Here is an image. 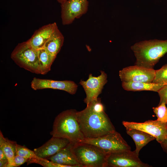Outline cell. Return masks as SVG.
<instances>
[{
  "label": "cell",
  "mask_w": 167,
  "mask_h": 167,
  "mask_svg": "<svg viewBox=\"0 0 167 167\" xmlns=\"http://www.w3.org/2000/svg\"><path fill=\"white\" fill-rule=\"evenodd\" d=\"M27 162V165L32 163H36L44 167H69L67 165L58 164L49 160L45 161L35 158L29 159Z\"/></svg>",
  "instance_id": "cb8c5ba5"
},
{
  "label": "cell",
  "mask_w": 167,
  "mask_h": 167,
  "mask_svg": "<svg viewBox=\"0 0 167 167\" xmlns=\"http://www.w3.org/2000/svg\"><path fill=\"white\" fill-rule=\"evenodd\" d=\"M57 1L59 3L61 4H62L66 1L67 0H57Z\"/></svg>",
  "instance_id": "f546056e"
},
{
  "label": "cell",
  "mask_w": 167,
  "mask_h": 167,
  "mask_svg": "<svg viewBox=\"0 0 167 167\" xmlns=\"http://www.w3.org/2000/svg\"><path fill=\"white\" fill-rule=\"evenodd\" d=\"M16 141L11 140L3 136L1 131H0V148H1L5 154L8 161V165L13 162V159L16 155Z\"/></svg>",
  "instance_id": "d6986e66"
},
{
  "label": "cell",
  "mask_w": 167,
  "mask_h": 167,
  "mask_svg": "<svg viewBox=\"0 0 167 167\" xmlns=\"http://www.w3.org/2000/svg\"><path fill=\"white\" fill-rule=\"evenodd\" d=\"M166 84L145 82H122V85L123 89L127 91H149L157 92Z\"/></svg>",
  "instance_id": "ac0fdd59"
},
{
  "label": "cell",
  "mask_w": 167,
  "mask_h": 167,
  "mask_svg": "<svg viewBox=\"0 0 167 167\" xmlns=\"http://www.w3.org/2000/svg\"><path fill=\"white\" fill-rule=\"evenodd\" d=\"M28 159L21 156L16 155L14 157L12 162L7 167H17L19 166L26 162Z\"/></svg>",
  "instance_id": "d4e9b609"
},
{
  "label": "cell",
  "mask_w": 167,
  "mask_h": 167,
  "mask_svg": "<svg viewBox=\"0 0 167 167\" xmlns=\"http://www.w3.org/2000/svg\"><path fill=\"white\" fill-rule=\"evenodd\" d=\"M160 143L164 150L167 153V138Z\"/></svg>",
  "instance_id": "83f0119b"
},
{
  "label": "cell",
  "mask_w": 167,
  "mask_h": 167,
  "mask_svg": "<svg viewBox=\"0 0 167 167\" xmlns=\"http://www.w3.org/2000/svg\"><path fill=\"white\" fill-rule=\"evenodd\" d=\"M18 155L28 159L35 158L41 160L45 161L49 160L41 158L38 156L34 151H32L27 147L20 145L17 143L16 146V155Z\"/></svg>",
  "instance_id": "44dd1931"
},
{
  "label": "cell",
  "mask_w": 167,
  "mask_h": 167,
  "mask_svg": "<svg viewBox=\"0 0 167 167\" xmlns=\"http://www.w3.org/2000/svg\"><path fill=\"white\" fill-rule=\"evenodd\" d=\"M126 132L134 140L136 146L134 151L139 155L141 149L150 142L155 139L152 135L142 131L135 129H126Z\"/></svg>",
  "instance_id": "e0dca14e"
},
{
  "label": "cell",
  "mask_w": 167,
  "mask_h": 167,
  "mask_svg": "<svg viewBox=\"0 0 167 167\" xmlns=\"http://www.w3.org/2000/svg\"><path fill=\"white\" fill-rule=\"evenodd\" d=\"M7 160V157L2 149L0 148V160Z\"/></svg>",
  "instance_id": "4316f807"
},
{
  "label": "cell",
  "mask_w": 167,
  "mask_h": 167,
  "mask_svg": "<svg viewBox=\"0 0 167 167\" xmlns=\"http://www.w3.org/2000/svg\"><path fill=\"white\" fill-rule=\"evenodd\" d=\"M38 57L41 74H47L55 58L44 48L38 50Z\"/></svg>",
  "instance_id": "ffe728a7"
},
{
  "label": "cell",
  "mask_w": 167,
  "mask_h": 167,
  "mask_svg": "<svg viewBox=\"0 0 167 167\" xmlns=\"http://www.w3.org/2000/svg\"><path fill=\"white\" fill-rule=\"evenodd\" d=\"M155 70L140 66L135 65L123 68L119 71L120 78L122 82L152 83Z\"/></svg>",
  "instance_id": "9c48e42d"
},
{
  "label": "cell",
  "mask_w": 167,
  "mask_h": 167,
  "mask_svg": "<svg viewBox=\"0 0 167 167\" xmlns=\"http://www.w3.org/2000/svg\"><path fill=\"white\" fill-rule=\"evenodd\" d=\"M31 87L35 90L52 89L63 90L72 95L76 93L78 88L76 84L72 81H58L35 77L31 82Z\"/></svg>",
  "instance_id": "7c38bea8"
},
{
  "label": "cell",
  "mask_w": 167,
  "mask_h": 167,
  "mask_svg": "<svg viewBox=\"0 0 167 167\" xmlns=\"http://www.w3.org/2000/svg\"><path fill=\"white\" fill-rule=\"evenodd\" d=\"M80 142L94 145L106 154L131 150V147L115 131L95 138H85Z\"/></svg>",
  "instance_id": "8992f818"
},
{
  "label": "cell",
  "mask_w": 167,
  "mask_h": 167,
  "mask_svg": "<svg viewBox=\"0 0 167 167\" xmlns=\"http://www.w3.org/2000/svg\"><path fill=\"white\" fill-rule=\"evenodd\" d=\"M47 159L69 167H82L76 158L71 143Z\"/></svg>",
  "instance_id": "5bb4252c"
},
{
  "label": "cell",
  "mask_w": 167,
  "mask_h": 167,
  "mask_svg": "<svg viewBox=\"0 0 167 167\" xmlns=\"http://www.w3.org/2000/svg\"><path fill=\"white\" fill-rule=\"evenodd\" d=\"M71 143L68 139L52 136L45 143L35 148L33 151L39 157L47 159Z\"/></svg>",
  "instance_id": "4fadbf2b"
},
{
  "label": "cell",
  "mask_w": 167,
  "mask_h": 167,
  "mask_svg": "<svg viewBox=\"0 0 167 167\" xmlns=\"http://www.w3.org/2000/svg\"><path fill=\"white\" fill-rule=\"evenodd\" d=\"M100 72L101 74L97 77L93 76L90 74L87 80L85 81L81 80L79 82L86 94L84 101L87 105L97 99L107 82V74L104 71H101Z\"/></svg>",
  "instance_id": "8fae6325"
},
{
  "label": "cell",
  "mask_w": 167,
  "mask_h": 167,
  "mask_svg": "<svg viewBox=\"0 0 167 167\" xmlns=\"http://www.w3.org/2000/svg\"><path fill=\"white\" fill-rule=\"evenodd\" d=\"M122 124L126 129H137L152 135L160 143L167 138V123L156 120H149L143 122L123 121Z\"/></svg>",
  "instance_id": "52a82bcc"
},
{
  "label": "cell",
  "mask_w": 167,
  "mask_h": 167,
  "mask_svg": "<svg viewBox=\"0 0 167 167\" xmlns=\"http://www.w3.org/2000/svg\"><path fill=\"white\" fill-rule=\"evenodd\" d=\"M11 58L20 67L32 73L41 74L38 50L27 41L19 43L11 54Z\"/></svg>",
  "instance_id": "5b68a950"
},
{
  "label": "cell",
  "mask_w": 167,
  "mask_h": 167,
  "mask_svg": "<svg viewBox=\"0 0 167 167\" xmlns=\"http://www.w3.org/2000/svg\"><path fill=\"white\" fill-rule=\"evenodd\" d=\"M8 164V160H0V167H7Z\"/></svg>",
  "instance_id": "f1b7e54d"
},
{
  "label": "cell",
  "mask_w": 167,
  "mask_h": 167,
  "mask_svg": "<svg viewBox=\"0 0 167 167\" xmlns=\"http://www.w3.org/2000/svg\"><path fill=\"white\" fill-rule=\"evenodd\" d=\"M87 0H67L61 4V18L64 25L70 24L88 11Z\"/></svg>",
  "instance_id": "30bf717a"
},
{
  "label": "cell",
  "mask_w": 167,
  "mask_h": 167,
  "mask_svg": "<svg viewBox=\"0 0 167 167\" xmlns=\"http://www.w3.org/2000/svg\"><path fill=\"white\" fill-rule=\"evenodd\" d=\"M152 83L167 84V64L160 69L155 70V76Z\"/></svg>",
  "instance_id": "603a6c76"
},
{
  "label": "cell",
  "mask_w": 167,
  "mask_h": 167,
  "mask_svg": "<svg viewBox=\"0 0 167 167\" xmlns=\"http://www.w3.org/2000/svg\"><path fill=\"white\" fill-rule=\"evenodd\" d=\"M136 58L135 65L154 69L161 58L167 53V40L140 41L131 46Z\"/></svg>",
  "instance_id": "7a4b0ae2"
},
{
  "label": "cell",
  "mask_w": 167,
  "mask_h": 167,
  "mask_svg": "<svg viewBox=\"0 0 167 167\" xmlns=\"http://www.w3.org/2000/svg\"><path fill=\"white\" fill-rule=\"evenodd\" d=\"M54 22L44 25L36 30L27 41L33 48L38 50L44 48L56 26Z\"/></svg>",
  "instance_id": "9a60e30c"
},
{
  "label": "cell",
  "mask_w": 167,
  "mask_h": 167,
  "mask_svg": "<svg viewBox=\"0 0 167 167\" xmlns=\"http://www.w3.org/2000/svg\"><path fill=\"white\" fill-rule=\"evenodd\" d=\"M76 158L82 167H107L106 154L96 146L82 142L73 143Z\"/></svg>",
  "instance_id": "277c9868"
},
{
  "label": "cell",
  "mask_w": 167,
  "mask_h": 167,
  "mask_svg": "<svg viewBox=\"0 0 167 167\" xmlns=\"http://www.w3.org/2000/svg\"></svg>",
  "instance_id": "4dcf8cb0"
},
{
  "label": "cell",
  "mask_w": 167,
  "mask_h": 167,
  "mask_svg": "<svg viewBox=\"0 0 167 167\" xmlns=\"http://www.w3.org/2000/svg\"><path fill=\"white\" fill-rule=\"evenodd\" d=\"M160 98L159 105L162 103L167 104V84L162 87L157 92Z\"/></svg>",
  "instance_id": "484cf974"
},
{
  "label": "cell",
  "mask_w": 167,
  "mask_h": 167,
  "mask_svg": "<svg viewBox=\"0 0 167 167\" xmlns=\"http://www.w3.org/2000/svg\"><path fill=\"white\" fill-rule=\"evenodd\" d=\"M166 105L162 103L157 107L153 108V112L157 118V120L164 123H167V107Z\"/></svg>",
  "instance_id": "7402d4cb"
},
{
  "label": "cell",
  "mask_w": 167,
  "mask_h": 167,
  "mask_svg": "<svg viewBox=\"0 0 167 167\" xmlns=\"http://www.w3.org/2000/svg\"><path fill=\"white\" fill-rule=\"evenodd\" d=\"M77 111L74 109L62 111L55 118L50 134L53 137L68 139L73 143L85 138L78 120Z\"/></svg>",
  "instance_id": "3957f363"
},
{
  "label": "cell",
  "mask_w": 167,
  "mask_h": 167,
  "mask_svg": "<svg viewBox=\"0 0 167 167\" xmlns=\"http://www.w3.org/2000/svg\"><path fill=\"white\" fill-rule=\"evenodd\" d=\"M107 167H149L150 165L143 162L135 151L126 150L108 155Z\"/></svg>",
  "instance_id": "ba28073f"
},
{
  "label": "cell",
  "mask_w": 167,
  "mask_h": 167,
  "mask_svg": "<svg viewBox=\"0 0 167 167\" xmlns=\"http://www.w3.org/2000/svg\"><path fill=\"white\" fill-rule=\"evenodd\" d=\"M81 131L85 138H98L115 131L104 110H96L87 105L77 112Z\"/></svg>",
  "instance_id": "6da1fadb"
},
{
  "label": "cell",
  "mask_w": 167,
  "mask_h": 167,
  "mask_svg": "<svg viewBox=\"0 0 167 167\" xmlns=\"http://www.w3.org/2000/svg\"><path fill=\"white\" fill-rule=\"evenodd\" d=\"M64 41V36L57 25L44 48L55 58L63 45Z\"/></svg>",
  "instance_id": "2e32d148"
}]
</instances>
